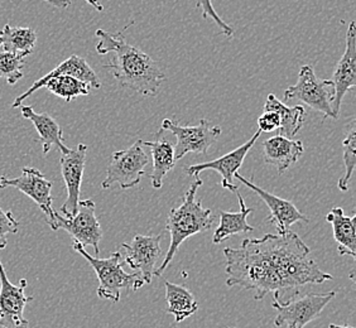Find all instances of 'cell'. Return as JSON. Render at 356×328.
Listing matches in <instances>:
<instances>
[{
  "label": "cell",
  "instance_id": "13",
  "mask_svg": "<svg viewBox=\"0 0 356 328\" xmlns=\"http://www.w3.org/2000/svg\"><path fill=\"white\" fill-rule=\"evenodd\" d=\"M261 131L258 130L253 137L248 140L247 143L243 144L238 147L236 149L229 151L225 156L218 158L215 161H210L206 163L195 164V165H187L185 168V173L190 177H200V173L202 171H207V170H213L220 173V176L222 178L221 181V186L230 190L234 193L238 191V187L234 185L233 179L235 173H238L240 167L243 165L244 159L248 156L249 151L254 147L255 142L258 140V138L261 137Z\"/></svg>",
  "mask_w": 356,
  "mask_h": 328
},
{
  "label": "cell",
  "instance_id": "9",
  "mask_svg": "<svg viewBox=\"0 0 356 328\" xmlns=\"http://www.w3.org/2000/svg\"><path fill=\"white\" fill-rule=\"evenodd\" d=\"M65 230L80 245L92 246L96 255L100 253L99 243L103 238V229L96 218L95 202L92 199H80L75 216L65 218L55 212V230Z\"/></svg>",
  "mask_w": 356,
  "mask_h": 328
},
{
  "label": "cell",
  "instance_id": "34",
  "mask_svg": "<svg viewBox=\"0 0 356 328\" xmlns=\"http://www.w3.org/2000/svg\"><path fill=\"white\" fill-rule=\"evenodd\" d=\"M329 328H354L350 325H330Z\"/></svg>",
  "mask_w": 356,
  "mask_h": 328
},
{
  "label": "cell",
  "instance_id": "6",
  "mask_svg": "<svg viewBox=\"0 0 356 328\" xmlns=\"http://www.w3.org/2000/svg\"><path fill=\"white\" fill-rule=\"evenodd\" d=\"M335 295V290H331L327 293H307L302 297L298 294L282 303L273 301L272 306L277 311L274 326L305 328L309 322L321 315L322 311Z\"/></svg>",
  "mask_w": 356,
  "mask_h": 328
},
{
  "label": "cell",
  "instance_id": "28",
  "mask_svg": "<svg viewBox=\"0 0 356 328\" xmlns=\"http://www.w3.org/2000/svg\"><path fill=\"white\" fill-rule=\"evenodd\" d=\"M29 54H0V79H6L9 85H15L23 77L22 69L26 65V57Z\"/></svg>",
  "mask_w": 356,
  "mask_h": 328
},
{
  "label": "cell",
  "instance_id": "19",
  "mask_svg": "<svg viewBox=\"0 0 356 328\" xmlns=\"http://www.w3.org/2000/svg\"><path fill=\"white\" fill-rule=\"evenodd\" d=\"M22 117L27 119L35 125V130L40 136L38 142L41 143L43 154L46 156L51 151L52 147H56L62 154H67L70 148L63 143V133L61 126L57 124L55 119L49 117L47 113L38 114L35 113L32 106H22Z\"/></svg>",
  "mask_w": 356,
  "mask_h": 328
},
{
  "label": "cell",
  "instance_id": "30",
  "mask_svg": "<svg viewBox=\"0 0 356 328\" xmlns=\"http://www.w3.org/2000/svg\"><path fill=\"white\" fill-rule=\"evenodd\" d=\"M196 7L202 8V17H204L205 19L211 18V19L221 28L222 33H224L226 37H233L235 31L220 18L218 13H216V10H215V8L213 7L211 0H197V6H196Z\"/></svg>",
  "mask_w": 356,
  "mask_h": 328
},
{
  "label": "cell",
  "instance_id": "21",
  "mask_svg": "<svg viewBox=\"0 0 356 328\" xmlns=\"http://www.w3.org/2000/svg\"><path fill=\"white\" fill-rule=\"evenodd\" d=\"M143 145L149 147L153 158V171L149 174L153 188L159 190L163 183L167 173L173 170L176 159H175V147L167 138L162 136V131L157 134L154 142H143Z\"/></svg>",
  "mask_w": 356,
  "mask_h": 328
},
{
  "label": "cell",
  "instance_id": "17",
  "mask_svg": "<svg viewBox=\"0 0 356 328\" xmlns=\"http://www.w3.org/2000/svg\"><path fill=\"white\" fill-rule=\"evenodd\" d=\"M60 75L75 77L77 80L85 82L86 85H89L91 88H95V89H100V88H102V82H100L99 77L96 75L95 71L90 67L89 63L85 61L83 58H81V57L72 55L70 56L67 60H65L62 63H60L55 69H52L51 72H48L47 75L43 76L40 80H37L23 95L18 96V97L15 99L13 105H12V108H14V109H15V108H19L22 103H23L27 97H29L32 94H35L37 90L42 89L43 82L48 80V79H51V77H54V76Z\"/></svg>",
  "mask_w": 356,
  "mask_h": 328
},
{
  "label": "cell",
  "instance_id": "8",
  "mask_svg": "<svg viewBox=\"0 0 356 328\" xmlns=\"http://www.w3.org/2000/svg\"><path fill=\"white\" fill-rule=\"evenodd\" d=\"M162 129L170 131L176 137V162L188 153L206 154L209 148L216 143L221 136V128L218 125H211L205 119H202L196 126H181L177 122L165 119L162 122Z\"/></svg>",
  "mask_w": 356,
  "mask_h": 328
},
{
  "label": "cell",
  "instance_id": "29",
  "mask_svg": "<svg viewBox=\"0 0 356 328\" xmlns=\"http://www.w3.org/2000/svg\"><path fill=\"white\" fill-rule=\"evenodd\" d=\"M19 231V221L14 218L13 212L4 211L0 204V250L8 245V235Z\"/></svg>",
  "mask_w": 356,
  "mask_h": 328
},
{
  "label": "cell",
  "instance_id": "10",
  "mask_svg": "<svg viewBox=\"0 0 356 328\" xmlns=\"http://www.w3.org/2000/svg\"><path fill=\"white\" fill-rule=\"evenodd\" d=\"M13 187L23 192L29 199H33L46 216L48 225L55 230V210L52 207V182L44 177L42 172L33 167H24L22 170L21 177L9 179L6 176H0V188Z\"/></svg>",
  "mask_w": 356,
  "mask_h": 328
},
{
  "label": "cell",
  "instance_id": "16",
  "mask_svg": "<svg viewBox=\"0 0 356 328\" xmlns=\"http://www.w3.org/2000/svg\"><path fill=\"white\" fill-rule=\"evenodd\" d=\"M234 177L239 179L240 182L252 191L255 192L266 205L269 207V222L273 224L278 233H287L291 230V226L296 222H309V220L306 215H303L291 201L281 199L270 192L266 191L259 186L254 185L252 181L243 177L240 173H235Z\"/></svg>",
  "mask_w": 356,
  "mask_h": 328
},
{
  "label": "cell",
  "instance_id": "31",
  "mask_svg": "<svg viewBox=\"0 0 356 328\" xmlns=\"http://www.w3.org/2000/svg\"><path fill=\"white\" fill-rule=\"evenodd\" d=\"M280 125H281V120L278 114H275L274 111H264L258 119V126L261 131L269 133V131L280 129Z\"/></svg>",
  "mask_w": 356,
  "mask_h": 328
},
{
  "label": "cell",
  "instance_id": "24",
  "mask_svg": "<svg viewBox=\"0 0 356 328\" xmlns=\"http://www.w3.org/2000/svg\"><path fill=\"white\" fill-rule=\"evenodd\" d=\"M165 301L168 304L165 312L175 315V321L177 323L185 321L199 311V303L187 288L168 281H165Z\"/></svg>",
  "mask_w": 356,
  "mask_h": 328
},
{
  "label": "cell",
  "instance_id": "2",
  "mask_svg": "<svg viewBox=\"0 0 356 328\" xmlns=\"http://www.w3.org/2000/svg\"><path fill=\"white\" fill-rule=\"evenodd\" d=\"M99 42L96 51L100 55L113 54V60L104 67L109 69L123 88L143 96H156L165 80V72L157 62L142 49L127 43L122 33H110L104 29L96 31Z\"/></svg>",
  "mask_w": 356,
  "mask_h": 328
},
{
  "label": "cell",
  "instance_id": "27",
  "mask_svg": "<svg viewBox=\"0 0 356 328\" xmlns=\"http://www.w3.org/2000/svg\"><path fill=\"white\" fill-rule=\"evenodd\" d=\"M343 148L345 173L343 177L339 179L337 187L340 188V191L346 192L349 190L350 179L353 177L356 164V126L354 120L349 125V130L343 139Z\"/></svg>",
  "mask_w": 356,
  "mask_h": 328
},
{
  "label": "cell",
  "instance_id": "32",
  "mask_svg": "<svg viewBox=\"0 0 356 328\" xmlns=\"http://www.w3.org/2000/svg\"><path fill=\"white\" fill-rule=\"evenodd\" d=\"M44 1H47L49 3L51 6H54V7L57 8H69L71 6V0H44Z\"/></svg>",
  "mask_w": 356,
  "mask_h": 328
},
{
  "label": "cell",
  "instance_id": "1",
  "mask_svg": "<svg viewBox=\"0 0 356 328\" xmlns=\"http://www.w3.org/2000/svg\"><path fill=\"white\" fill-rule=\"evenodd\" d=\"M309 253V246L291 230L243 240L239 247L224 250L226 286L254 290L257 301L268 293L274 294V302L287 301L305 286L332 281V275L322 272Z\"/></svg>",
  "mask_w": 356,
  "mask_h": 328
},
{
  "label": "cell",
  "instance_id": "22",
  "mask_svg": "<svg viewBox=\"0 0 356 328\" xmlns=\"http://www.w3.org/2000/svg\"><path fill=\"white\" fill-rule=\"evenodd\" d=\"M239 199V212H220V224L215 230L213 236V244H220L230 236L238 233H247L254 231V227L248 224V216L253 212L252 208H248L243 196L239 191L235 192Z\"/></svg>",
  "mask_w": 356,
  "mask_h": 328
},
{
  "label": "cell",
  "instance_id": "26",
  "mask_svg": "<svg viewBox=\"0 0 356 328\" xmlns=\"http://www.w3.org/2000/svg\"><path fill=\"white\" fill-rule=\"evenodd\" d=\"M42 88H46L52 94L66 100L67 103L79 96H86L90 94L89 85L71 76H54L43 82Z\"/></svg>",
  "mask_w": 356,
  "mask_h": 328
},
{
  "label": "cell",
  "instance_id": "18",
  "mask_svg": "<svg viewBox=\"0 0 356 328\" xmlns=\"http://www.w3.org/2000/svg\"><path fill=\"white\" fill-rule=\"evenodd\" d=\"M263 153L264 162L275 167L278 174H283L292 164L298 162L305 153V145L301 140L275 136L263 142Z\"/></svg>",
  "mask_w": 356,
  "mask_h": 328
},
{
  "label": "cell",
  "instance_id": "7",
  "mask_svg": "<svg viewBox=\"0 0 356 328\" xmlns=\"http://www.w3.org/2000/svg\"><path fill=\"white\" fill-rule=\"evenodd\" d=\"M143 147V140L139 139L128 149L113 153L106 177L102 183L104 190L114 185L120 186L122 190H129L140 183L145 167L149 163Z\"/></svg>",
  "mask_w": 356,
  "mask_h": 328
},
{
  "label": "cell",
  "instance_id": "11",
  "mask_svg": "<svg viewBox=\"0 0 356 328\" xmlns=\"http://www.w3.org/2000/svg\"><path fill=\"white\" fill-rule=\"evenodd\" d=\"M28 281L23 278L17 284L9 281L0 260V328H28L29 322L24 317V309L33 297H27L24 289Z\"/></svg>",
  "mask_w": 356,
  "mask_h": 328
},
{
  "label": "cell",
  "instance_id": "15",
  "mask_svg": "<svg viewBox=\"0 0 356 328\" xmlns=\"http://www.w3.org/2000/svg\"><path fill=\"white\" fill-rule=\"evenodd\" d=\"M334 101H332V110L336 117H339L343 96L350 89L356 86V26L353 21L348 28L346 33V48L343 57L336 66L334 77Z\"/></svg>",
  "mask_w": 356,
  "mask_h": 328
},
{
  "label": "cell",
  "instance_id": "3",
  "mask_svg": "<svg viewBox=\"0 0 356 328\" xmlns=\"http://www.w3.org/2000/svg\"><path fill=\"white\" fill-rule=\"evenodd\" d=\"M202 183V179L196 177L186 192L184 202L178 207L172 208L170 212L165 224V230L171 235V244L162 264L156 268L153 277H162L163 272L176 256L179 246L182 245L186 240L193 235L209 231L213 227V212L210 208H205L202 206L201 199H196V193Z\"/></svg>",
  "mask_w": 356,
  "mask_h": 328
},
{
  "label": "cell",
  "instance_id": "14",
  "mask_svg": "<svg viewBox=\"0 0 356 328\" xmlns=\"http://www.w3.org/2000/svg\"><path fill=\"white\" fill-rule=\"evenodd\" d=\"M161 240V235H136L131 244H123L125 250L124 263L128 264L133 270H138L145 284L151 283L156 270V264L162 255Z\"/></svg>",
  "mask_w": 356,
  "mask_h": 328
},
{
  "label": "cell",
  "instance_id": "12",
  "mask_svg": "<svg viewBox=\"0 0 356 328\" xmlns=\"http://www.w3.org/2000/svg\"><path fill=\"white\" fill-rule=\"evenodd\" d=\"M86 154L88 147L85 144H79L76 149H70L69 153L62 154L60 159L62 177L67 190V199L62 205L61 213L67 219L75 216L79 208Z\"/></svg>",
  "mask_w": 356,
  "mask_h": 328
},
{
  "label": "cell",
  "instance_id": "4",
  "mask_svg": "<svg viewBox=\"0 0 356 328\" xmlns=\"http://www.w3.org/2000/svg\"><path fill=\"white\" fill-rule=\"evenodd\" d=\"M72 247L76 253L83 255L85 260L95 270L99 279V287L96 290L99 298L118 303L122 298L123 290L136 292L145 284L140 274H129L124 272L122 253L115 252L111 254L109 258L102 259V258L90 255L85 250V247L76 241L72 243Z\"/></svg>",
  "mask_w": 356,
  "mask_h": 328
},
{
  "label": "cell",
  "instance_id": "33",
  "mask_svg": "<svg viewBox=\"0 0 356 328\" xmlns=\"http://www.w3.org/2000/svg\"><path fill=\"white\" fill-rule=\"evenodd\" d=\"M88 3H89L90 6H92V7L95 8L96 10H99V12H103L104 7L103 4L100 3V0H86Z\"/></svg>",
  "mask_w": 356,
  "mask_h": 328
},
{
  "label": "cell",
  "instance_id": "5",
  "mask_svg": "<svg viewBox=\"0 0 356 328\" xmlns=\"http://www.w3.org/2000/svg\"><path fill=\"white\" fill-rule=\"evenodd\" d=\"M334 85L331 80H320L316 76L312 66H302L298 74V81L284 91V100H300L311 109L321 113L323 117L337 119L332 110Z\"/></svg>",
  "mask_w": 356,
  "mask_h": 328
},
{
  "label": "cell",
  "instance_id": "35",
  "mask_svg": "<svg viewBox=\"0 0 356 328\" xmlns=\"http://www.w3.org/2000/svg\"><path fill=\"white\" fill-rule=\"evenodd\" d=\"M225 328H233V327H225ZM235 328H236V327H235Z\"/></svg>",
  "mask_w": 356,
  "mask_h": 328
},
{
  "label": "cell",
  "instance_id": "23",
  "mask_svg": "<svg viewBox=\"0 0 356 328\" xmlns=\"http://www.w3.org/2000/svg\"><path fill=\"white\" fill-rule=\"evenodd\" d=\"M264 111H274L275 114H278L281 120L278 136L288 138V139L296 137L305 124L306 109L303 106L301 105H296L291 108L286 106L273 94L268 95L267 101L264 104Z\"/></svg>",
  "mask_w": 356,
  "mask_h": 328
},
{
  "label": "cell",
  "instance_id": "20",
  "mask_svg": "<svg viewBox=\"0 0 356 328\" xmlns=\"http://www.w3.org/2000/svg\"><path fill=\"white\" fill-rule=\"evenodd\" d=\"M326 220L332 225L339 254L356 259L355 216L349 218L343 213L341 207H334L326 215Z\"/></svg>",
  "mask_w": 356,
  "mask_h": 328
},
{
  "label": "cell",
  "instance_id": "25",
  "mask_svg": "<svg viewBox=\"0 0 356 328\" xmlns=\"http://www.w3.org/2000/svg\"><path fill=\"white\" fill-rule=\"evenodd\" d=\"M37 35L32 28L4 26L0 31V48L9 54H32Z\"/></svg>",
  "mask_w": 356,
  "mask_h": 328
}]
</instances>
